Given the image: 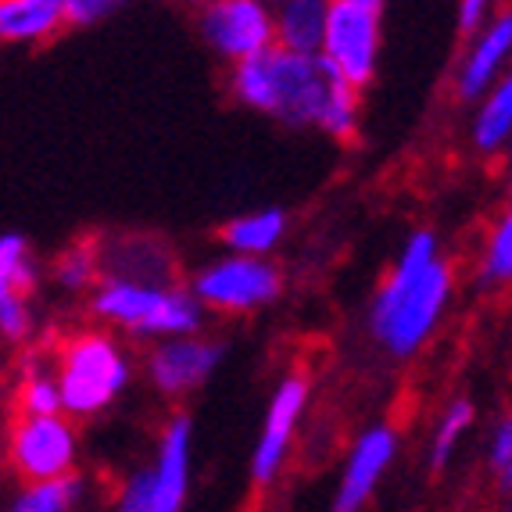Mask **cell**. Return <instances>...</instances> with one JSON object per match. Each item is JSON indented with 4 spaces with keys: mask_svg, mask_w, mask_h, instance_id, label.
Masks as SVG:
<instances>
[{
    "mask_svg": "<svg viewBox=\"0 0 512 512\" xmlns=\"http://www.w3.org/2000/svg\"><path fill=\"white\" fill-rule=\"evenodd\" d=\"M452 265L444 262L434 230H416L380 283L369 305V333L394 359H412L434 337L444 308L452 301Z\"/></svg>",
    "mask_w": 512,
    "mask_h": 512,
    "instance_id": "obj_1",
    "label": "cell"
},
{
    "mask_svg": "<svg viewBox=\"0 0 512 512\" xmlns=\"http://www.w3.org/2000/svg\"><path fill=\"white\" fill-rule=\"evenodd\" d=\"M230 79L240 104H248L251 111H262L291 129H308L323 115L333 72L319 58L269 47L258 58L233 65Z\"/></svg>",
    "mask_w": 512,
    "mask_h": 512,
    "instance_id": "obj_2",
    "label": "cell"
},
{
    "mask_svg": "<svg viewBox=\"0 0 512 512\" xmlns=\"http://www.w3.org/2000/svg\"><path fill=\"white\" fill-rule=\"evenodd\" d=\"M58 402L65 419H94L126 394L133 362L122 341L104 326L72 330L58 344L51 362Z\"/></svg>",
    "mask_w": 512,
    "mask_h": 512,
    "instance_id": "obj_3",
    "label": "cell"
},
{
    "mask_svg": "<svg viewBox=\"0 0 512 512\" xmlns=\"http://www.w3.org/2000/svg\"><path fill=\"white\" fill-rule=\"evenodd\" d=\"M90 312L111 330H126L140 341H176L197 337L205 326V308L194 294L169 283H140L104 273L90 291Z\"/></svg>",
    "mask_w": 512,
    "mask_h": 512,
    "instance_id": "obj_4",
    "label": "cell"
},
{
    "mask_svg": "<svg viewBox=\"0 0 512 512\" xmlns=\"http://www.w3.org/2000/svg\"><path fill=\"white\" fill-rule=\"evenodd\" d=\"M384 4L380 0H326V26L319 61L351 90H366L380 65L384 43Z\"/></svg>",
    "mask_w": 512,
    "mask_h": 512,
    "instance_id": "obj_5",
    "label": "cell"
},
{
    "mask_svg": "<svg viewBox=\"0 0 512 512\" xmlns=\"http://www.w3.org/2000/svg\"><path fill=\"white\" fill-rule=\"evenodd\" d=\"M283 291V276L269 258L226 255L208 262L194 276V301L201 308H212L222 316H244L255 308L273 305Z\"/></svg>",
    "mask_w": 512,
    "mask_h": 512,
    "instance_id": "obj_6",
    "label": "cell"
},
{
    "mask_svg": "<svg viewBox=\"0 0 512 512\" xmlns=\"http://www.w3.org/2000/svg\"><path fill=\"white\" fill-rule=\"evenodd\" d=\"M11 466L29 484L58 480L76 473L79 434L76 423L65 416H18L8 441Z\"/></svg>",
    "mask_w": 512,
    "mask_h": 512,
    "instance_id": "obj_7",
    "label": "cell"
},
{
    "mask_svg": "<svg viewBox=\"0 0 512 512\" xmlns=\"http://www.w3.org/2000/svg\"><path fill=\"white\" fill-rule=\"evenodd\" d=\"M197 29L222 61L244 65L273 47V8L262 0H212L197 11Z\"/></svg>",
    "mask_w": 512,
    "mask_h": 512,
    "instance_id": "obj_8",
    "label": "cell"
},
{
    "mask_svg": "<svg viewBox=\"0 0 512 512\" xmlns=\"http://www.w3.org/2000/svg\"><path fill=\"white\" fill-rule=\"evenodd\" d=\"M308 405V380L298 373L283 376L276 384L273 398L265 405L262 430H258L255 452H251V480L255 484H273L276 473L291 455V441L298 434V423Z\"/></svg>",
    "mask_w": 512,
    "mask_h": 512,
    "instance_id": "obj_9",
    "label": "cell"
},
{
    "mask_svg": "<svg viewBox=\"0 0 512 512\" xmlns=\"http://www.w3.org/2000/svg\"><path fill=\"white\" fill-rule=\"evenodd\" d=\"M226 344L212 337H176V341H158L147 355V376L158 394L165 398H180V394L197 391L208 384V376L222 366Z\"/></svg>",
    "mask_w": 512,
    "mask_h": 512,
    "instance_id": "obj_10",
    "label": "cell"
},
{
    "mask_svg": "<svg viewBox=\"0 0 512 512\" xmlns=\"http://www.w3.org/2000/svg\"><path fill=\"white\" fill-rule=\"evenodd\" d=\"M190 466H194V427L190 416H172L158 441L154 466H147L151 512H183L190 495Z\"/></svg>",
    "mask_w": 512,
    "mask_h": 512,
    "instance_id": "obj_11",
    "label": "cell"
},
{
    "mask_svg": "<svg viewBox=\"0 0 512 512\" xmlns=\"http://www.w3.org/2000/svg\"><path fill=\"white\" fill-rule=\"evenodd\" d=\"M394 455H398V434L387 423L362 430L355 437V444H351L348 462L341 470V484H337V495H333V512H359L373 498L384 473L391 470Z\"/></svg>",
    "mask_w": 512,
    "mask_h": 512,
    "instance_id": "obj_12",
    "label": "cell"
},
{
    "mask_svg": "<svg viewBox=\"0 0 512 512\" xmlns=\"http://www.w3.org/2000/svg\"><path fill=\"white\" fill-rule=\"evenodd\" d=\"M512 47V15L498 11L484 29L470 40V47L462 51L459 69H455V97L459 101H480V97L505 76V61H509Z\"/></svg>",
    "mask_w": 512,
    "mask_h": 512,
    "instance_id": "obj_13",
    "label": "cell"
},
{
    "mask_svg": "<svg viewBox=\"0 0 512 512\" xmlns=\"http://www.w3.org/2000/svg\"><path fill=\"white\" fill-rule=\"evenodd\" d=\"M326 26V0H283L273 8V47L319 58Z\"/></svg>",
    "mask_w": 512,
    "mask_h": 512,
    "instance_id": "obj_14",
    "label": "cell"
},
{
    "mask_svg": "<svg viewBox=\"0 0 512 512\" xmlns=\"http://www.w3.org/2000/svg\"><path fill=\"white\" fill-rule=\"evenodd\" d=\"M222 244L230 255L244 258H269L287 237V212L283 208H258V212L233 215L222 226Z\"/></svg>",
    "mask_w": 512,
    "mask_h": 512,
    "instance_id": "obj_15",
    "label": "cell"
},
{
    "mask_svg": "<svg viewBox=\"0 0 512 512\" xmlns=\"http://www.w3.org/2000/svg\"><path fill=\"white\" fill-rule=\"evenodd\" d=\"M61 29V0H0V43H47Z\"/></svg>",
    "mask_w": 512,
    "mask_h": 512,
    "instance_id": "obj_16",
    "label": "cell"
},
{
    "mask_svg": "<svg viewBox=\"0 0 512 512\" xmlns=\"http://www.w3.org/2000/svg\"><path fill=\"white\" fill-rule=\"evenodd\" d=\"M512 133V79L502 76L473 111V147L480 154H498Z\"/></svg>",
    "mask_w": 512,
    "mask_h": 512,
    "instance_id": "obj_17",
    "label": "cell"
},
{
    "mask_svg": "<svg viewBox=\"0 0 512 512\" xmlns=\"http://www.w3.org/2000/svg\"><path fill=\"white\" fill-rule=\"evenodd\" d=\"M83 491L86 484L79 473L43 480V484H26L8 505V512H76V505L83 502Z\"/></svg>",
    "mask_w": 512,
    "mask_h": 512,
    "instance_id": "obj_18",
    "label": "cell"
},
{
    "mask_svg": "<svg viewBox=\"0 0 512 512\" xmlns=\"http://www.w3.org/2000/svg\"><path fill=\"white\" fill-rule=\"evenodd\" d=\"M104 276V255L94 240H76L54 258V283L65 291H94L97 280Z\"/></svg>",
    "mask_w": 512,
    "mask_h": 512,
    "instance_id": "obj_19",
    "label": "cell"
},
{
    "mask_svg": "<svg viewBox=\"0 0 512 512\" xmlns=\"http://www.w3.org/2000/svg\"><path fill=\"white\" fill-rule=\"evenodd\" d=\"M18 409H22V416H61L51 359L40 355V351L26 355V376H22V387H18Z\"/></svg>",
    "mask_w": 512,
    "mask_h": 512,
    "instance_id": "obj_20",
    "label": "cell"
},
{
    "mask_svg": "<svg viewBox=\"0 0 512 512\" xmlns=\"http://www.w3.org/2000/svg\"><path fill=\"white\" fill-rule=\"evenodd\" d=\"M473 419H477V405L470 398H452V402L444 405L441 419H437L434 437H430V466L434 470H444L452 455L459 452L462 437L470 434Z\"/></svg>",
    "mask_w": 512,
    "mask_h": 512,
    "instance_id": "obj_21",
    "label": "cell"
},
{
    "mask_svg": "<svg viewBox=\"0 0 512 512\" xmlns=\"http://www.w3.org/2000/svg\"><path fill=\"white\" fill-rule=\"evenodd\" d=\"M359 119H362V97L359 90H351L344 79L333 76L330 94H326L323 115H319L316 129H323L333 140H355L359 137Z\"/></svg>",
    "mask_w": 512,
    "mask_h": 512,
    "instance_id": "obj_22",
    "label": "cell"
},
{
    "mask_svg": "<svg viewBox=\"0 0 512 512\" xmlns=\"http://www.w3.org/2000/svg\"><path fill=\"white\" fill-rule=\"evenodd\" d=\"M0 287H11L22 298H29L40 287V269L22 233H0Z\"/></svg>",
    "mask_w": 512,
    "mask_h": 512,
    "instance_id": "obj_23",
    "label": "cell"
},
{
    "mask_svg": "<svg viewBox=\"0 0 512 512\" xmlns=\"http://www.w3.org/2000/svg\"><path fill=\"white\" fill-rule=\"evenodd\" d=\"M477 276L484 287H502V283H509V276H512V215H502V219L487 230Z\"/></svg>",
    "mask_w": 512,
    "mask_h": 512,
    "instance_id": "obj_24",
    "label": "cell"
},
{
    "mask_svg": "<svg viewBox=\"0 0 512 512\" xmlns=\"http://www.w3.org/2000/svg\"><path fill=\"white\" fill-rule=\"evenodd\" d=\"M487 470L498 480L502 491L512 487V419H498L495 430H491V441H487Z\"/></svg>",
    "mask_w": 512,
    "mask_h": 512,
    "instance_id": "obj_25",
    "label": "cell"
},
{
    "mask_svg": "<svg viewBox=\"0 0 512 512\" xmlns=\"http://www.w3.org/2000/svg\"><path fill=\"white\" fill-rule=\"evenodd\" d=\"M61 11H65V26L90 29L108 22L111 15H119L122 4L119 0H61Z\"/></svg>",
    "mask_w": 512,
    "mask_h": 512,
    "instance_id": "obj_26",
    "label": "cell"
},
{
    "mask_svg": "<svg viewBox=\"0 0 512 512\" xmlns=\"http://www.w3.org/2000/svg\"><path fill=\"white\" fill-rule=\"evenodd\" d=\"M491 4L487 0H462L459 4V11H455V26H459V36H477L480 29L491 22Z\"/></svg>",
    "mask_w": 512,
    "mask_h": 512,
    "instance_id": "obj_27",
    "label": "cell"
},
{
    "mask_svg": "<svg viewBox=\"0 0 512 512\" xmlns=\"http://www.w3.org/2000/svg\"><path fill=\"white\" fill-rule=\"evenodd\" d=\"M119 512H151V495H147V470H137L126 480L119 495Z\"/></svg>",
    "mask_w": 512,
    "mask_h": 512,
    "instance_id": "obj_28",
    "label": "cell"
}]
</instances>
